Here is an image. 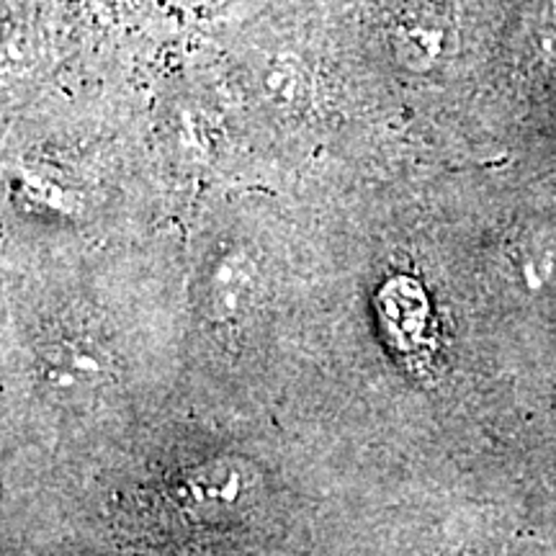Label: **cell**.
Masks as SVG:
<instances>
[{"label":"cell","mask_w":556,"mask_h":556,"mask_svg":"<svg viewBox=\"0 0 556 556\" xmlns=\"http://www.w3.org/2000/svg\"><path fill=\"white\" fill-rule=\"evenodd\" d=\"M116 368L109 348L88 332H58L39 345L37 379L65 405L88 402L96 392L114 384Z\"/></svg>","instance_id":"1"},{"label":"cell","mask_w":556,"mask_h":556,"mask_svg":"<svg viewBox=\"0 0 556 556\" xmlns=\"http://www.w3.org/2000/svg\"><path fill=\"white\" fill-rule=\"evenodd\" d=\"M255 287H258V281H255L253 266L242 261L240 255L217 261L208 268L204 281L206 312L217 323H235L248 312Z\"/></svg>","instance_id":"2"},{"label":"cell","mask_w":556,"mask_h":556,"mask_svg":"<svg viewBox=\"0 0 556 556\" xmlns=\"http://www.w3.org/2000/svg\"><path fill=\"white\" fill-rule=\"evenodd\" d=\"M242 495L240 471L225 464H208V467L193 471V477L186 484V500L191 507L208 505V507H225L235 505Z\"/></svg>","instance_id":"3"}]
</instances>
